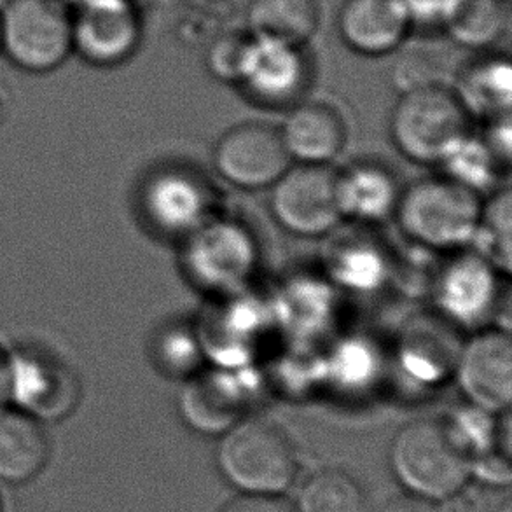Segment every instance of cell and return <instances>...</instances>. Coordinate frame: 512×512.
Listing matches in <instances>:
<instances>
[{
    "label": "cell",
    "mask_w": 512,
    "mask_h": 512,
    "mask_svg": "<svg viewBox=\"0 0 512 512\" xmlns=\"http://www.w3.org/2000/svg\"><path fill=\"white\" fill-rule=\"evenodd\" d=\"M390 135L408 160L434 165L471 137V116L446 84L402 91L390 118Z\"/></svg>",
    "instance_id": "1"
},
{
    "label": "cell",
    "mask_w": 512,
    "mask_h": 512,
    "mask_svg": "<svg viewBox=\"0 0 512 512\" xmlns=\"http://www.w3.org/2000/svg\"><path fill=\"white\" fill-rule=\"evenodd\" d=\"M390 460L402 485L427 500L455 497L472 474L469 451L441 420H416L399 430Z\"/></svg>",
    "instance_id": "2"
},
{
    "label": "cell",
    "mask_w": 512,
    "mask_h": 512,
    "mask_svg": "<svg viewBox=\"0 0 512 512\" xmlns=\"http://www.w3.org/2000/svg\"><path fill=\"white\" fill-rule=\"evenodd\" d=\"M217 464L240 490L254 495L284 492L298 472L291 436L266 418H242L224 432Z\"/></svg>",
    "instance_id": "3"
},
{
    "label": "cell",
    "mask_w": 512,
    "mask_h": 512,
    "mask_svg": "<svg viewBox=\"0 0 512 512\" xmlns=\"http://www.w3.org/2000/svg\"><path fill=\"white\" fill-rule=\"evenodd\" d=\"M481 196L457 180L425 179L401 191L395 212L402 231L429 249H457L472 243Z\"/></svg>",
    "instance_id": "4"
},
{
    "label": "cell",
    "mask_w": 512,
    "mask_h": 512,
    "mask_svg": "<svg viewBox=\"0 0 512 512\" xmlns=\"http://www.w3.org/2000/svg\"><path fill=\"white\" fill-rule=\"evenodd\" d=\"M0 55L44 76L74 55L69 0H7L0 9Z\"/></svg>",
    "instance_id": "5"
},
{
    "label": "cell",
    "mask_w": 512,
    "mask_h": 512,
    "mask_svg": "<svg viewBox=\"0 0 512 512\" xmlns=\"http://www.w3.org/2000/svg\"><path fill=\"white\" fill-rule=\"evenodd\" d=\"M81 402L76 371L53 352L35 345L9 350V406L44 423L62 422Z\"/></svg>",
    "instance_id": "6"
},
{
    "label": "cell",
    "mask_w": 512,
    "mask_h": 512,
    "mask_svg": "<svg viewBox=\"0 0 512 512\" xmlns=\"http://www.w3.org/2000/svg\"><path fill=\"white\" fill-rule=\"evenodd\" d=\"M72 49L84 63L112 69L128 62L142 42L133 0H69Z\"/></svg>",
    "instance_id": "7"
},
{
    "label": "cell",
    "mask_w": 512,
    "mask_h": 512,
    "mask_svg": "<svg viewBox=\"0 0 512 512\" xmlns=\"http://www.w3.org/2000/svg\"><path fill=\"white\" fill-rule=\"evenodd\" d=\"M270 205L278 224L294 235H326L343 217L338 173L327 165L289 167L273 184Z\"/></svg>",
    "instance_id": "8"
},
{
    "label": "cell",
    "mask_w": 512,
    "mask_h": 512,
    "mask_svg": "<svg viewBox=\"0 0 512 512\" xmlns=\"http://www.w3.org/2000/svg\"><path fill=\"white\" fill-rule=\"evenodd\" d=\"M280 130L264 123L229 128L214 149V167L222 179L243 189L273 186L291 167Z\"/></svg>",
    "instance_id": "9"
},
{
    "label": "cell",
    "mask_w": 512,
    "mask_h": 512,
    "mask_svg": "<svg viewBox=\"0 0 512 512\" xmlns=\"http://www.w3.org/2000/svg\"><path fill=\"white\" fill-rule=\"evenodd\" d=\"M460 390L472 406L504 413L512 397V345L509 331L490 329L476 334L457 357Z\"/></svg>",
    "instance_id": "10"
},
{
    "label": "cell",
    "mask_w": 512,
    "mask_h": 512,
    "mask_svg": "<svg viewBox=\"0 0 512 512\" xmlns=\"http://www.w3.org/2000/svg\"><path fill=\"white\" fill-rule=\"evenodd\" d=\"M312 79L305 46L257 39L240 86L261 105L282 107L303 97Z\"/></svg>",
    "instance_id": "11"
},
{
    "label": "cell",
    "mask_w": 512,
    "mask_h": 512,
    "mask_svg": "<svg viewBox=\"0 0 512 512\" xmlns=\"http://www.w3.org/2000/svg\"><path fill=\"white\" fill-rule=\"evenodd\" d=\"M142 205L154 228L172 235H191L210 210L203 180L182 170H165L147 180Z\"/></svg>",
    "instance_id": "12"
},
{
    "label": "cell",
    "mask_w": 512,
    "mask_h": 512,
    "mask_svg": "<svg viewBox=\"0 0 512 512\" xmlns=\"http://www.w3.org/2000/svg\"><path fill=\"white\" fill-rule=\"evenodd\" d=\"M411 27L402 0H343L338 13L341 39L364 56L390 55L406 41Z\"/></svg>",
    "instance_id": "13"
},
{
    "label": "cell",
    "mask_w": 512,
    "mask_h": 512,
    "mask_svg": "<svg viewBox=\"0 0 512 512\" xmlns=\"http://www.w3.org/2000/svg\"><path fill=\"white\" fill-rule=\"evenodd\" d=\"M481 256H464L443 271L437 284V303L444 315L460 326H478L497 303V277Z\"/></svg>",
    "instance_id": "14"
},
{
    "label": "cell",
    "mask_w": 512,
    "mask_h": 512,
    "mask_svg": "<svg viewBox=\"0 0 512 512\" xmlns=\"http://www.w3.org/2000/svg\"><path fill=\"white\" fill-rule=\"evenodd\" d=\"M280 135L291 158L310 165H326L345 147L346 128L331 105L308 102L289 112Z\"/></svg>",
    "instance_id": "15"
},
{
    "label": "cell",
    "mask_w": 512,
    "mask_h": 512,
    "mask_svg": "<svg viewBox=\"0 0 512 512\" xmlns=\"http://www.w3.org/2000/svg\"><path fill=\"white\" fill-rule=\"evenodd\" d=\"M453 91L469 116L490 121L507 118L512 102L509 56L481 51L458 69Z\"/></svg>",
    "instance_id": "16"
},
{
    "label": "cell",
    "mask_w": 512,
    "mask_h": 512,
    "mask_svg": "<svg viewBox=\"0 0 512 512\" xmlns=\"http://www.w3.org/2000/svg\"><path fill=\"white\" fill-rule=\"evenodd\" d=\"M196 231L193 249H189V268L208 287H228L249 273L254 254L240 229L207 226Z\"/></svg>",
    "instance_id": "17"
},
{
    "label": "cell",
    "mask_w": 512,
    "mask_h": 512,
    "mask_svg": "<svg viewBox=\"0 0 512 512\" xmlns=\"http://www.w3.org/2000/svg\"><path fill=\"white\" fill-rule=\"evenodd\" d=\"M44 423L7 406L0 411V481L25 485L37 478L49 460Z\"/></svg>",
    "instance_id": "18"
},
{
    "label": "cell",
    "mask_w": 512,
    "mask_h": 512,
    "mask_svg": "<svg viewBox=\"0 0 512 512\" xmlns=\"http://www.w3.org/2000/svg\"><path fill=\"white\" fill-rule=\"evenodd\" d=\"M245 21L257 39L306 46L319 30V0H249Z\"/></svg>",
    "instance_id": "19"
},
{
    "label": "cell",
    "mask_w": 512,
    "mask_h": 512,
    "mask_svg": "<svg viewBox=\"0 0 512 512\" xmlns=\"http://www.w3.org/2000/svg\"><path fill=\"white\" fill-rule=\"evenodd\" d=\"M338 196L343 217L373 222L395 212L401 189L385 168L357 165L338 173Z\"/></svg>",
    "instance_id": "20"
},
{
    "label": "cell",
    "mask_w": 512,
    "mask_h": 512,
    "mask_svg": "<svg viewBox=\"0 0 512 512\" xmlns=\"http://www.w3.org/2000/svg\"><path fill=\"white\" fill-rule=\"evenodd\" d=\"M507 27V0H457L443 28L458 46L485 51L502 39Z\"/></svg>",
    "instance_id": "21"
},
{
    "label": "cell",
    "mask_w": 512,
    "mask_h": 512,
    "mask_svg": "<svg viewBox=\"0 0 512 512\" xmlns=\"http://www.w3.org/2000/svg\"><path fill=\"white\" fill-rule=\"evenodd\" d=\"M229 397L231 394L222 383L217 385L215 381H205V378L194 381L184 392L182 413L194 429L210 434L226 432L242 420L240 401Z\"/></svg>",
    "instance_id": "22"
},
{
    "label": "cell",
    "mask_w": 512,
    "mask_h": 512,
    "mask_svg": "<svg viewBox=\"0 0 512 512\" xmlns=\"http://www.w3.org/2000/svg\"><path fill=\"white\" fill-rule=\"evenodd\" d=\"M296 512H369L362 486L341 471H322L299 492Z\"/></svg>",
    "instance_id": "23"
},
{
    "label": "cell",
    "mask_w": 512,
    "mask_h": 512,
    "mask_svg": "<svg viewBox=\"0 0 512 512\" xmlns=\"http://www.w3.org/2000/svg\"><path fill=\"white\" fill-rule=\"evenodd\" d=\"M511 191L504 189L483 203L478 229L472 242L478 243L479 256L495 270L511 271Z\"/></svg>",
    "instance_id": "24"
},
{
    "label": "cell",
    "mask_w": 512,
    "mask_h": 512,
    "mask_svg": "<svg viewBox=\"0 0 512 512\" xmlns=\"http://www.w3.org/2000/svg\"><path fill=\"white\" fill-rule=\"evenodd\" d=\"M256 48L249 30H226L215 35L205 51V67L222 83L240 84Z\"/></svg>",
    "instance_id": "25"
},
{
    "label": "cell",
    "mask_w": 512,
    "mask_h": 512,
    "mask_svg": "<svg viewBox=\"0 0 512 512\" xmlns=\"http://www.w3.org/2000/svg\"><path fill=\"white\" fill-rule=\"evenodd\" d=\"M444 165L450 170V179L457 180L462 186L479 194L486 187L493 186L500 160L485 139L469 137L444 161Z\"/></svg>",
    "instance_id": "26"
},
{
    "label": "cell",
    "mask_w": 512,
    "mask_h": 512,
    "mask_svg": "<svg viewBox=\"0 0 512 512\" xmlns=\"http://www.w3.org/2000/svg\"><path fill=\"white\" fill-rule=\"evenodd\" d=\"M411 25L444 27L457 0H402Z\"/></svg>",
    "instance_id": "27"
},
{
    "label": "cell",
    "mask_w": 512,
    "mask_h": 512,
    "mask_svg": "<svg viewBox=\"0 0 512 512\" xmlns=\"http://www.w3.org/2000/svg\"><path fill=\"white\" fill-rule=\"evenodd\" d=\"M221 512H296V509L275 495L247 493L245 497L229 502Z\"/></svg>",
    "instance_id": "28"
},
{
    "label": "cell",
    "mask_w": 512,
    "mask_h": 512,
    "mask_svg": "<svg viewBox=\"0 0 512 512\" xmlns=\"http://www.w3.org/2000/svg\"><path fill=\"white\" fill-rule=\"evenodd\" d=\"M380 512H437L432 500L413 497H399L381 507Z\"/></svg>",
    "instance_id": "29"
},
{
    "label": "cell",
    "mask_w": 512,
    "mask_h": 512,
    "mask_svg": "<svg viewBox=\"0 0 512 512\" xmlns=\"http://www.w3.org/2000/svg\"><path fill=\"white\" fill-rule=\"evenodd\" d=\"M9 406V350L0 346V411Z\"/></svg>",
    "instance_id": "30"
},
{
    "label": "cell",
    "mask_w": 512,
    "mask_h": 512,
    "mask_svg": "<svg viewBox=\"0 0 512 512\" xmlns=\"http://www.w3.org/2000/svg\"><path fill=\"white\" fill-rule=\"evenodd\" d=\"M497 512H512L511 502L509 500H506L502 506L499 507V511Z\"/></svg>",
    "instance_id": "31"
}]
</instances>
